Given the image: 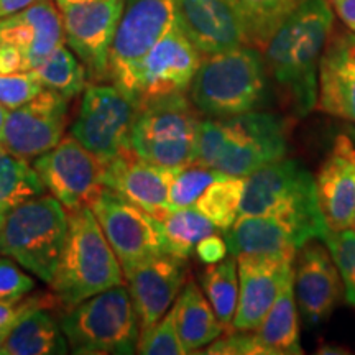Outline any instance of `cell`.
Masks as SVG:
<instances>
[{"mask_svg":"<svg viewBox=\"0 0 355 355\" xmlns=\"http://www.w3.org/2000/svg\"><path fill=\"white\" fill-rule=\"evenodd\" d=\"M332 28L334 10L329 0H303L263 50L266 71L288 107L298 115L316 109L319 64Z\"/></svg>","mask_w":355,"mask_h":355,"instance_id":"1","label":"cell"},{"mask_svg":"<svg viewBox=\"0 0 355 355\" xmlns=\"http://www.w3.org/2000/svg\"><path fill=\"white\" fill-rule=\"evenodd\" d=\"M286 155L288 122L279 115L252 110L201 121L194 165L247 178Z\"/></svg>","mask_w":355,"mask_h":355,"instance_id":"2","label":"cell"},{"mask_svg":"<svg viewBox=\"0 0 355 355\" xmlns=\"http://www.w3.org/2000/svg\"><path fill=\"white\" fill-rule=\"evenodd\" d=\"M68 234L50 286L61 309L123 285V270L91 207L68 212Z\"/></svg>","mask_w":355,"mask_h":355,"instance_id":"3","label":"cell"},{"mask_svg":"<svg viewBox=\"0 0 355 355\" xmlns=\"http://www.w3.org/2000/svg\"><path fill=\"white\" fill-rule=\"evenodd\" d=\"M268 91L263 53L254 46L204 56L189 86V99L199 114L212 119L257 110Z\"/></svg>","mask_w":355,"mask_h":355,"instance_id":"4","label":"cell"},{"mask_svg":"<svg viewBox=\"0 0 355 355\" xmlns=\"http://www.w3.org/2000/svg\"><path fill=\"white\" fill-rule=\"evenodd\" d=\"M69 216L53 196L28 199L7 212L0 225V255L15 260L50 285L68 234Z\"/></svg>","mask_w":355,"mask_h":355,"instance_id":"5","label":"cell"},{"mask_svg":"<svg viewBox=\"0 0 355 355\" xmlns=\"http://www.w3.org/2000/svg\"><path fill=\"white\" fill-rule=\"evenodd\" d=\"M71 352L78 355H128L137 352L140 326L130 293L123 285L91 296L61 318Z\"/></svg>","mask_w":355,"mask_h":355,"instance_id":"6","label":"cell"},{"mask_svg":"<svg viewBox=\"0 0 355 355\" xmlns=\"http://www.w3.org/2000/svg\"><path fill=\"white\" fill-rule=\"evenodd\" d=\"M241 216L286 217L311 230L321 242L329 232L319 209L313 175L290 158L270 163L245 178Z\"/></svg>","mask_w":355,"mask_h":355,"instance_id":"7","label":"cell"},{"mask_svg":"<svg viewBox=\"0 0 355 355\" xmlns=\"http://www.w3.org/2000/svg\"><path fill=\"white\" fill-rule=\"evenodd\" d=\"M201 119L186 94H173L139 105L130 148L137 157L168 168L194 165Z\"/></svg>","mask_w":355,"mask_h":355,"instance_id":"8","label":"cell"},{"mask_svg":"<svg viewBox=\"0 0 355 355\" xmlns=\"http://www.w3.org/2000/svg\"><path fill=\"white\" fill-rule=\"evenodd\" d=\"M175 25L176 0H125L110 46L109 81L130 101L141 61Z\"/></svg>","mask_w":355,"mask_h":355,"instance_id":"9","label":"cell"},{"mask_svg":"<svg viewBox=\"0 0 355 355\" xmlns=\"http://www.w3.org/2000/svg\"><path fill=\"white\" fill-rule=\"evenodd\" d=\"M139 105L115 86H86L71 137L107 163L130 152V135Z\"/></svg>","mask_w":355,"mask_h":355,"instance_id":"10","label":"cell"},{"mask_svg":"<svg viewBox=\"0 0 355 355\" xmlns=\"http://www.w3.org/2000/svg\"><path fill=\"white\" fill-rule=\"evenodd\" d=\"M64 44L63 17L55 0H38L0 19V73H28Z\"/></svg>","mask_w":355,"mask_h":355,"instance_id":"11","label":"cell"},{"mask_svg":"<svg viewBox=\"0 0 355 355\" xmlns=\"http://www.w3.org/2000/svg\"><path fill=\"white\" fill-rule=\"evenodd\" d=\"M91 211L121 261L123 275L141 261L166 254L163 222L112 189H102Z\"/></svg>","mask_w":355,"mask_h":355,"instance_id":"12","label":"cell"},{"mask_svg":"<svg viewBox=\"0 0 355 355\" xmlns=\"http://www.w3.org/2000/svg\"><path fill=\"white\" fill-rule=\"evenodd\" d=\"M44 188L68 212L91 207L104 186L105 163L73 137H63L33 163Z\"/></svg>","mask_w":355,"mask_h":355,"instance_id":"13","label":"cell"},{"mask_svg":"<svg viewBox=\"0 0 355 355\" xmlns=\"http://www.w3.org/2000/svg\"><path fill=\"white\" fill-rule=\"evenodd\" d=\"M69 102L60 92L43 89L26 104L8 110L0 148L25 159L50 152L64 137Z\"/></svg>","mask_w":355,"mask_h":355,"instance_id":"14","label":"cell"},{"mask_svg":"<svg viewBox=\"0 0 355 355\" xmlns=\"http://www.w3.org/2000/svg\"><path fill=\"white\" fill-rule=\"evenodd\" d=\"M125 0H92L60 7L64 42L92 81H109V55Z\"/></svg>","mask_w":355,"mask_h":355,"instance_id":"15","label":"cell"},{"mask_svg":"<svg viewBox=\"0 0 355 355\" xmlns=\"http://www.w3.org/2000/svg\"><path fill=\"white\" fill-rule=\"evenodd\" d=\"M202 58L176 21L141 61L137 74V105L189 91Z\"/></svg>","mask_w":355,"mask_h":355,"instance_id":"16","label":"cell"},{"mask_svg":"<svg viewBox=\"0 0 355 355\" xmlns=\"http://www.w3.org/2000/svg\"><path fill=\"white\" fill-rule=\"evenodd\" d=\"M324 243V242H322ZM318 239L309 241L296 254L295 296L304 321L318 326L334 313L345 296V288L331 250Z\"/></svg>","mask_w":355,"mask_h":355,"instance_id":"17","label":"cell"},{"mask_svg":"<svg viewBox=\"0 0 355 355\" xmlns=\"http://www.w3.org/2000/svg\"><path fill=\"white\" fill-rule=\"evenodd\" d=\"M180 170L153 165L130 150L105 163L104 186L158 220H165L173 212L170 188Z\"/></svg>","mask_w":355,"mask_h":355,"instance_id":"18","label":"cell"},{"mask_svg":"<svg viewBox=\"0 0 355 355\" xmlns=\"http://www.w3.org/2000/svg\"><path fill=\"white\" fill-rule=\"evenodd\" d=\"M123 277L141 332L158 322L175 303L186 285L188 265L186 259L162 254L133 266Z\"/></svg>","mask_w":355,"mask_h":355,"instance_id":"19","label":"cell"},{"mask_svg":"<svg viewBox=\"0 0 355 355\" xmlns=\"http://www.w3.org/2000/svg\"><path fill=\"white\" fill-rule=\"evenodd\" d=\"M225 232L230 255L286 261H295L300 248L316 239L298 222L278 216H241Z\"/></svg>","mask_w":355,"mask_h":355,"instance_id":"20","label":"cell"},{"mask_svg":"<svg viewBox=\"0 0 355 355\" xmlns=\"http://www.w3.org/2000/svg\"><path fill=\"white\" fill-rule=\"evenodd\" d=\"M295 261L237 257L239 301L232 329L252 332L259 329L285 283L295 273Z\"/></svg>","mask_w":355,"mask_h":355,"instance_id":"21","label":"cell"},{"mask_svg":"<svg viewBox=\"0 0 355 355\" xmlns=\"http://www.w3.org/2000/svg\"><path fill=\"white\" fill-rule=\"evenodd\" d=\"M314 183L327 230H349L355 214V146L347 135H339L334 140Z\"/></svg>","mask_w":355,"mask_h":355,"instance_id":"22","label":"cell"},{"mask_svg":"<svg viewBox=\"0 0 355 355\" xmlns=\"http://www.w3.org/2000/svg\"><path fill=\"white\" fill-rule=\"evenodd\" d=\"M176 21L202 56L247 44V35L230 0H176Z\"/></svg>","mask_w":355,"mask_h":355,"instance_id":"23","label":"cell"},{"mask_svg":"<svg viewBox=\"0 0 355 355\" xmlns=\"http://www.w3.org/2000/svg\"><path fill=\"white\" fill-rule=\"evenodd\" d=\"M316 109L355 123V33H332L319 64Z\"/></svg>","mask_w":355,"mask_h":355,"instance_id":"24","label":"cell"},{"mask_svg":"<svg viewBox=\"0 0 355 355\" xmlns=\"http://www.w3.org/2000/svg\"><path fill=\"white\" fill-rule=\"evenodd\" d=\"M171 311L178 334L188 354L199 352V349L206 347L224 334V327L217 319L209 300L193 279H189L180 291Z\"/></svg>","mask_w":355,"mask_h":355,"instance_id":"25","label":"cell"},{"mask_svg":"<svg viewBox=\"0 0 355 355\" xmlns=\"http://www.w3.org/2000/svg\"><path fill=\"white\" fill-rule=\"evenodd\" d=\"M295 275V273H293ZM261 355H301L300 311L293 277L285 283L259 329L254 331Z\"/></svg>","mask_w":355,"mask_h":355,"instance_id":"26","label":"cell"},{"mask_svg":"<svg viewBox=\"0 0 355 355\" xmlns=\"http://www.w3.org/2000/svg\"><path fill=\"white\" fill-rule=\"evenodd\" d=\"M69 352L61 324L48 313L38 309L17 322L8 332L0 355H60Z\"/></svg>","mask_w":355,"mask_h":355,"instance_id":"27","label":"cell"},{"mask_svg":"<svg viewBox=\"0 0 355 355\" xmlns=\"http://www.w3.org/2000/svg\"><path fill=\"white\" fill-rule=\"evenodd\" d=\"M241 17L247 44L263 51L279 25L303 0H230Z\"/></svg>","mask_w":355,"mask_h":355,"instance_id":"28","label":"cell"},{"mask_svg":"<svg viewBox=\"0 0 355 355\" xmlns=\"http://www.w3.org/2000/svg\"><path fill=\"white\" fill-rule=\"evenodd\" d=\"M201 285L224 332L232 329V319L239 301L237 257L230 255L217 263L207 265L201 277Z\"/></svg>","mask_w":355,"mask_h":355,"instance_id":"29","label":"cell"},{"mask_svg":"<svg viewBox=\"0 0 355 355\" xmlns=\"http://www.w3.org/2000/svg\"><path fill=\"white\" fill-rule=\"evenodd\" d=\"M44 189L42 178L28 159L0 148V211L8 212L28 199L42 196Z\"/></svg>","mask_w":355,"mask_h":355,"instance_id":"30","label":"cell"},{"mask_svg":"<svg viewBox=\"0 0 355 355\" xmlns=\"http://www.w3.org/2000/svg\"><path fill=\"white\" fill-rule=\"evenodd\" d=\"M245 189V178L222 175L207 186L196 201V209L202 212L217 229L225 232L241 214V204Z\"/></svg>","mask_w":355,"mask_h":355,"instance_id":"31","label":"cell"},{"mask_svg":"<svg viewBox=\"0 0 355 355\" xmlns=\"http://www.w3.org/2000/svg\"><path fill=\"white\" fill-rule=\"evenodd\" d=\"M32 73L44 89L60 92L68 99L81 94L87 86L86 68L64 44L44 58Z\"/></svg>","mask_w":355,"mask_h":355,"instance_id":"32","label":"cell"},{"mask_svg":"<svg viewBox=\"0 0 355 355\" xmlns=\"http://www.w3.org/2000/svg\"><path fill=\"white\" fill-rule=\"evenodd\" d=\"M162 222L166 239V254L178 259H188L204 237L217 232L216 225L194 206L173 211Z\"/></svg>","mask_w":355,"mask_h":355,"instance_id":"33","label":"cell"},{"mask_svg":"<svg viewBox=\"0 0 355 355\" xmlns=\"http://www.w3.org/2000/svg\"><path fill=\"white\" fill-rule=\"evenodd\" d=\"M222 175L224 173L199 165L181 168L170 188L171 211L196 206V201L206 191L207 186Z\"/></svg>","mask_w":355,"mask_h":355,"instance_id":"34","label":"cell"},{"mask_svg":"<svg viewBox=\"0 0 355 355\" xmlns=\"http://www.w3.org/2000/svg\"><path fill=\"white\" fill-rule=\"evenodd\" d=\"M137 354L144 355H184L186 347L181 343L178 334L175 316L173 311L168 313L150 326L148 329L141 331L137 343Z\"/></svg>","mask_w":355,"mask_h":355,"instance_id":"35","label":"cell"},{"mask_svg":"<svg viewBox=\"0 0 355 355\" xmlns=\"http://www.w3.org/2000/svg\"><path fill=\"white\" fill-rule=\"evenodd\" d=\"M327 248L331 250L345 288V301L355 308V232L343 230V232H327Z\"/></svg>","mask_w":355,"mask_h":355,"instance_id":"36","label":"cell"},{"mask_svg":"<svg viewBox=\"0 0 355 355\" xmlns=\"http://www.w3.org/2000/svg\"><path fill=\"white\" fill-rule=\"evenodd\" d=\"M61 309L55 293L38 291L20 300L0 301V329H12L17 322L38 309Z\"/></svg>","mask_w":355,"mask_h":355,"instance_id":"37","label":"cell"},{"mask_svg":"<svg viewBox=\"0 0 355 355\" xmlns=\"http://www.w3.org/2000/svg\"><path fill=\"white\" fill-rule=\"evenodd\" d=\"M37 76L28 71V73H0V104L7 110H13L20 105L26 104L37 97L43 91Z\"/></svg>","mask_w":355,"mask_h":355,"instance_id":"38","label":"cell"},{"mask_svg":"<svg viewBox=\"0 0 355 355\" xmlns=\"http://www.w3.org/2000/svg\"><path fill=\"white\" fill-rule=\"evenodd\" d=\"M35 290V279L21 272L15 260L0 257V301L25 298Z\"/></svg>","mask_w":355,"mask_h":355,"instance_id":"39","label":"cell"},{"mask_svg":"<svg viewBox=\"0 0 355 355\" xmlns=\"http://www.w3.org/2000/svg\"><path fill=\"white\" fill-rule=\"evenodd\" d=\"M194 250H196L198 259L201 260L202 263L211 265V263H217V261H220L222 259H225L229 248H227V243H225V239H222L220 235H217L214 232L207 235V237H204L202 241L198 243Z\"/></svg>","mask_w":355,"mask_h":355,"instance_id":"40","label":"cell"},{"mask_svg":"<svg viewBox=\"0 0 355 355\" xmlns=\"http://www.w3.org/2000/svg\"><path fill=\"white\" fill-rule=\"evenodd\" d=\"M329 2L343 24L355 33V0H329Z\"/></svg>","mask_w":355,"mask_h":355,"instance_id":"41","label":"cell"},{"mask_svg":"<svg viewBox=\"0 0 355 355\" xmlns=\"http://www.w3.org/2000/svg\"><path fill=\"white\" fill-rule=\"evenodd\" d=\"M38 0H0V19L30 7Z\"/></svg>","mask_w":355,"mask_h":355,"instance_id":"42","label":"cell"},{"mask_svg":"<svg viewBox=\"0 0 355 355\" xmlns=\"http://www.w3.org/2000/svg\"><path fill=\"white\" fill-rule=\"evenodd\" d=\"M58 7L64 6H74V3H84V2H92V0H55Z\"/></svg>","mask_w":355,"mask_h":355,"instance_id":"43","label":"cell"},{"mask_svg":"<svg viewBox=\"0 0 355 355\" xmlns=\"http://www.w3.org/2000/svg\"><path fill=\"white\" fill-rule=\"evenodd\" d=\"M7 114H8V110H7L6 107H3L2 104H0V135H2V130H3V123H6Z\"/></svg>","mask_w":355,"mask_h":355,"instance_id":"44","label":"cell"},{"mask_svg":"<svg viewBox=\"0 0 355 355\" xmlns=\"http://www.w3.org/2000/svg\"><path fill=\"white\" fill-rule=\"evenodd\" d=\"M10 331L12 329H0V349H2V345H3V343H6L8 332H10Z\"/></svg>","mask_w":355,"mask_h":355,"instance_id":"45","label":"cell"},{"mask_svg":"<svg viewBox=\"0 0 355 355\" xmlns=\"http://www.w3.org/2000/svg\"><path fill=\"white\" fill-rule=\"evenodd\" d=\"M6 216H7V212L0 211V225H2V222H3V219H6Z\"/></svg>","mask_w":355,"mask_h":355,"instance_id":"46","label":"cell"},{"mask_svg":"<svg viewBox=\"0 0 355 355\" xmlns=\"http://www.w3.org/2000/svg\"><path fill=\"white\" fill-rule=\"evenodd\" d=\"M350 230H354V232H355V214H354V220H352V227H350Z\"/></svg>","mask_w":355,"mask_h":355,"instance_id":"47","label":"cell"}]
</instances>
